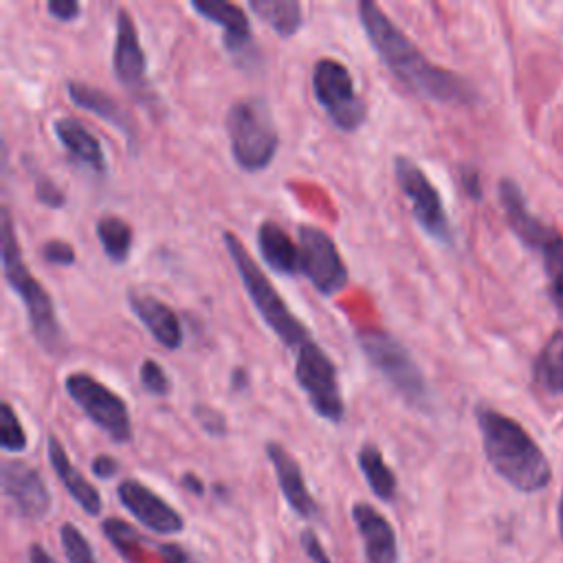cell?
Instances as JSON below:
<instances>
[{
	"instance_id": "obj_36",
	"label": "cell",
	"mask_w": 563,
	"mask_h": 563,
	"mask_svg": "<svg viewBox=\"0 0 563 563\" xmlns=\"http://www.w3.org/2000/svg\"><path fill=\"white\" fill-rule=\"evenodd\" d=\"M46 11L59 22H70L79 15L81 7H79L77 0H48Z\"/></svg>"
},
{
	"instance_id": "obj_42",
	"label": "cell",
	"mask_w": 563,
	"mask_h": 563,
	"mask_svg": "<svg viewBox=\"0 0 563 563\" xmlns=\"http://www.w3.org/2000/svg\"><path fill=\"white\" fill-rule=\"evenodd\" d=\"M180 484H183V488H187L189 493H196V495H202V493H205V484H202L200 477L194 475V473H185V475L180 477Z\"/></svg>"
},
{
	"instance_id": "obj_30",
	"label": "cell",
	"mask_w": 563,
	"mask_h": 563,
	"mask_svg": "<svg viewBox=\"0 0 563 563\" xmlns=\"http://www.w3.org/2000/svg\"><path fill=\"white\" fill-rule=\"evenodd\" d=\"M59 539H62V548L68 563H97L90 543L86 541V537L79 532L77 526L64 523L59 530Z\"/></svg>"
},
{
	"instance_id": "obj_12",
	"label": "cell",
	"mask_w": 563,
	"mask_h": 563,
	"mask_svg": "<svg viewBox=\"0 0 563 563\" xmlns=\"http://www.w3.org/2000/svg\"><path fill=\"white\" fill-rule=\"evenodd\" d=\"M112 73L117 81L136 99L147 101L152 95L147 81V62L134 20L125 7L117 9V29H114V48H112Z\"/></svg>"
},
{
	"instance_id": "obj_44",
	"label": "cell",
	"mask_w": 563,
	"mask_h": 563,
	"mask_svg": "<svg viewBox=\"0 0 563 563\" xmlns=\"http://www.w3.org/2000/svg\"><path fill=\"white\" fill-rule=\"evenodd\" d=\"M559 526H561V534H563V493H561V506H559Z\"/></svg>"
},
{
	"instance_id": "obj_9",
	"label": "cell",
	"mask_w": 563,
	"mask_h": 563,
	"mask_svg": "<svg viewBox=\"0 0 563 563\" xmlns=\"http://www.w3.org/2000/svg\"><path fill=\"white\" fill-rule=\"evenodd\" d=\"M64 389L70 400L88 416V420L108 433L114 442L123 444L132 440V418L128 402L108 385L86 372H73L64 378Z\"/></svg>"
},
{
	"instance_id": "obj_5",
	"label": "cell",
	"mask_w": 563,
	"mask_h": 563,
	"mask_svg": "<svg viewBox=\"0 0 563 563\" xmlns=\"http://www.w3.org/2000/svg\"><path fill=\"white\" fill-rule=\"evenodd\" d=\"M231 156L244 172L266 169L279 150V130L266 99L257 95L235 99L224 117Z\"/></svg>"
},
{
	"instance_id": "obj_2",
	"label": "cell",
	"mask_w": 563,
	"mask_h": 563,
	"mask_svg": "<svg viewBox=\"0 0 563 563\" xmlns=\"http://www.w3.org/2000/svg\"><path fill=\"white\" fill-rule=\"evenodd\" d=\"M475 418L484 453L499 477L521 493H537L548 486L552 475L548 457L517 420L490 407H477Z\"/></svg>"
},
{
	"instance_id": "obj_28",
	"label": "cell",
	"mask_w": 563,
	"mask_h": 563,
	"mask_svg": "<svg viewBox=\"0 0 563 563\" xmlns=\"http://www.w3.org/2000/svg\"><path fill=\"white\" fill-rule=\"evenodd\" d=\"M0 446L7 453H22L26 449V431L7 400L0 405Z\"/></svg>"
},
{
	"instance_id": "obj_13",
	"label": "cell",
	"mask_w": 563,
	"mask_h": 563,
	"mask_svg": "<svg viewBox=\"0 0 563 563\" xmlns=\"http://www.w3.org/2000/svg\"><path fill=\"white\" fill-rule=\"evenodd\" d=\"M2 493L29 519H42L51 508V493L40 471L18 460L2 464Z\"/></svg>"
},
{
	"instance_id": "obj_38",
	"label": "cell",
	"mask_w": 563,
	"mask_h": 563,
	"mask_svg": "<svg viewBox=\"0 0 563 563\" xmlns=\"http://www.w3.org/2000/svg\"><path fill=\"white\" fill-rule=\"evenodd\" d=\"M90 468H92V473H95L97 477L108 479V477H112V475L119 473V462H117L112 455H97V457L92 460Z\"/></svg>"
},
{
	"instance_id": "obj_16",
	"label": "cell",
	"mask_w": 563,
	"mask_h": 563,
	"mask_svg": "<svg viewBox=\"0 0 563 563\" xmlns=\"http://www.w3.org/2000/svg\"><path fill=\"white\" fill-rule=\"evenodd\" d=\"M352 519L363 541L367 563H396L398 561V543L391 523L365 501L352 506Z\"/></svg>"
},
{
	"instance_id": "obj_43",
	"label": "cell",
	"mask_w": 563,
	"mask_h": 563,
	"mask_svg": "<svg viewBox=\"0 0 563 563\" xmlns=\"http://www.w3.org/2000/svg\"><path fill=\"white\" fill-rule=\"evenodd\" d=\"M29 563H55V561H53V556L42 545L33 543L29 548Z\"/></svg>"
},
{
	"instance_id": "obj_3",
	"label": "cell",
	"mask_w": 563,
	"mask_h": 563,
	"mask_svg": "<svg viewBox=\"0 0 563 563\" xmlns=\"http://www.w3.org/2000/svg\"><path fill=\"white\" fill-rule=\"evenodd\" d=\"M2 273L9 288L22 299L35 341L48 354H62L68 345L66 334L57 321V312L48 290L40 284L37 277H33L24 262L9 209H2Z\"/></svg>"
},
{
	"instance_id": "obj_22",
	"label": "cell",
	"mask_w": 563,
	"mask_h": 563,
	"mask_svg": "<svg viewBox=\"0 0 563 563\" xmlns=\"http://www.w3.org/2000/svg\"><path fill=\"white\" fill-rule=\"evenodd\" d=\"M260 255L264 264L279 275L299 273V244L286 233V229L273 220H264L255 233Z\"/></svg>"
},
{
	"instance_id": "obj_25",
	"label": "cell",
	"mask_w": 563,
	"mask_h": 563,
	"mask_svg": "<svg viewBox=\"0 0 563 563\" xmlns=\"http://www.w3.org/2000/svg\"><path fill=\"white\" fill-rule=\"evenodd\" d=\"M249 9L279 37H292L303 22V9L297 0H249Z\"/></svg>"
},
{
	"instance_id": "obj_32",
	"label": "cell",
	"mask_w": 563,
	"mask_h": 563,
	"mask_svg": "<svg viewBox=\"0 0 563 563\" xmlns=\"http://www.w3.org/2000/svg\"><path fill=\"white\" fill-rule=\"evenodd\" d=\"M24 163H26V167H29V172L33 174V180H35V198H37L44 207H48V209H62V207L66 205V194H64V189H62L53 178H48L46 174H42L37 167L33 169L29 156H26Z\"/></svg>"
},
{
	"instance_id": "obj_11",
	"label": "cell",
	"mask_w": 563,
	"mask_h": 563,
	"mask_svg": "<svg viewBox=\"0 0 563 563\" xmlns=\"http://www.w3.org/2000/svg\"><path fill=\"white\" fill-rule=\"evenodd\" d=\"M299 273L312 284V288L332 297L347 284V266L334 244V240L314 224H299Z\"/></svg>"
},
{
	"instance_id": "obj_31",
	"label": "cell",
	"mask_w": 563,
	"mask_h": 563,
	"mask_svg": "<svg viewBox=\"0 0 563 563\" xmlns=\"http://www.w3.org/2000/svg\"><path fill=\"white\" fill-rule=\"evenodd\" d=\"M139 380H141L143 389H145L147 394H152V396L165 398V396H169L172 389H174L169 374H167L165 367H163L158 361H154V358H143V363H141V367H139Z\"/></svg>"
},
{
	"instance_id": "obj_41",
	"label": "cell",
	"mask_w": 563,
	"mask_h": 563,
	"mask_svg": "<svg viewBox=\"0 0 563 563\" xmlns=\"http://www.w3.org/2000/svg\"><path fill=\"white\" fill-rule=\"evenodd\" d=\"M249 387V372L244 367H235L229 376V389L231 391H244Z\"/></svg>"
},
{
	"instance_id": "obj_34",
	"label": "cell",
	"mask_w": 563,
	"mask_h": 563,
	"mask_svg": "<svg viewBox=\"0 0 563 563\" xmlns=\"http://www.w3.org/2000/svg\"><path fill=\"white\" fill-rule=\"evenodd\" d=\"M103 532L106 537L128 556L130 548L136 543V532L132 530V526H128L125 521L119 519H106L103 521Z\"/></svg>"
},
{
	"instance_id": "obj_18",
	"label": "cell",
	"mask_w": 563,
	"mask_h": 563,
	"mask_svg": "<svg viewBox=\"0 0 563 563\" xmlns=\"http://www.w3.org/2000/svg\"><path fill=\"white\" fill-rule=\"evenodd\" d=\"M266 455H268V460H271V464L275 468L277 484L282 488V495L286 497L288 506L299 517L312 519L319 508H317V501L312 499V495H310V490L306 486V479H303L299 462L279 442H268L266 444Z\"/></svg>"
},
{
	"instance_id": "obj_7",
	"label": "cell",
	"mask_w": 563,
	"mask_h": 563,
	"mask_svg": "<svg viewBox=\"0 0 563 563\" xmlns=\"http://www.w3.org/2000/svg\"><path fill=\"white\" fill-rule=\"evenodd\" d=\"M312 95L330 123L341 132H354L367 119V106L354 88L352 73L339 59L321 57L314 62Z\"/></svg>"
},
{
	"instance_id": "obj_6",
	"label": "cell",
	"mask_w": 563,
	"mask_h": 563,
	"mask_svg": "<svg viewBox=\"0 0 563 563\" xmlns=\"http://www.w3.org/2000/svg\"><path fill=\"white\" fill-rule=\"evenodd\" d=\"M356 343L365 358L409 407L427 409L431 405V389L420 365L394 334L378 328H361Z\"/></svg>"
},
{
	"instance_id": "obj_26",
	"label": "cell",
	"mask_w": 563,
	"mask_h": 563,
	"mask_svg": "<svg viewBox=\"0 0 563 563\" xmlns=\"http://www.w3.org/2000/svg\"><path fill=\"white\" fill-rule=\"evenodd\" d=\"M95 233H97V240H99L103 253L114 264H123L130 257L134 235H132L130 224L123 218H119L114 213H103L95 224Z\"/></svg>"
},
{
	"instance_id": "obj_33",
	"label": "cell",
	"mask_w": 563,
	"mask_h": 563,
	"mask_svg": "<svg viewBox=\"0 0 563 563\" xmlns=\"http://www.w3.org/2000/svg\"><path fill=\"white\" fill-rule=\"evenodd\" d=\"M191 416L196 418V422L200 424V429L213 438H224L229 431L227 418L218 407H211L207 402H194L191 407Z\"/></svg>"
},
{
	"instance_id": "obj_21",
	"label": "cell",
	"mask_w": 563,
	"mask_h": 563,
	"mask_svg": "<svg viewBox=\"0 0 563 563\" xmlns=\"http://www.w3.org/2000/svg\"><path fill=\"white\" fill-rule=\"evenodd\" d=\"M46 453H48V462H51L57 479L66 488V493L81 506L84 512L99 515L101 512V495H99V490L70 462V457L66 455V449L62 446V442L53 433L46 440Z\"/></svg>"
},
{
	"instance_id": "obj_8",
	"label": "cell",
	"mask_w": 563,
	"mask_h": 563,
	"mask_svg": "<svg viewBox=\"0 0 563 563\" xmlns=\"http://www.w3.org/2000/svg\"><path fill=\"white\" fill-rule=\"evenodd\" d=\"M295 380L317 416L332 424H339L345 418V400L336 365L319 343L310 341L297 352Z\"/></svg>"
},
{
	"instance_id": "obj_24",
	"label": "cell",
	"mask_w": 563,
	"mask_h": 563,
	"mask_svg": "<svg viewBox=\"0 0 563 563\" xmlns=\"http://www.w3.org/2000/svg\"><path fill=\"white\" fill-rule=\"evenodd\" d=\"M356 462H358V468L367 482V486L372 488V493L383 499V501H391L396 497V488H398V482H396V475L394 471L387 466V462L383 460V453L376 444L372 442H365L361 449H358V455H356Z\"/></svg>"
},
{
	"instance_id": "obj_15",
	"label": "cell",
	"mask_w": 563,
	"mask_h": 563,
	"mask_svg": "<svg viewBox=\"0 0 563 563\" xmlns=\"http://www.w3.org/2000/svg\"><path fill=\"white\" fill-rule=\"evenodd\" d=\"M191 9L224 31L222 44L229 55L249 62V57L255 53V46L251 35V22L242 7L224 0H191Z\"/></svg>"
},
{
	"instance_id": "obj_40",
	"label": "cell",
	"mask_w": 563,
	"mask_h": 563,
	"mask_svg": "<svg viewBox=\"0 0 563 563\" xmlns=\"http://www.w3.org/2000/svg\"><path fill=\"white\" fill-rule=\"evenodd\" d=\"M462 172V185L468 191V196L479 198V183H477V172L471 167H460Z\"/></svg>"
},
{
	"instance_id": "obj_19",
	"label": "cell",
	"mask_w": 563,
	"mask_h": 563,
	"mask_svg": "<svg viewBox=\"0 0 563 563\" xmlns=\"http://www.w3.org/2000/svg\"><path fill=\"white\" fill-rule=\"evenodd\" d=\"M66 92L75 106H79V108L92 112L95 117L108 121L110 125H114L128 139L130 145L136 143L139 132H136L134 117L114 97L99 90L97 86H90L86 81H75V79L66 84Z\"/></svg>"
},
{
	"instance_id": "obj_1",
	"label": "cell",
	"mask_w": 563,
	"mask_h": 563,
	"mask_svg": "<svg viewBox=\"0 0 563 563\" xmlns=\"http://www.w3.org/2000/svg\"><path fill=\"white\" fill-rule=\"evenodd\" d=\"M356 13L380 62L411 92L444 103H466L473 99L471 86L460 75L429 62L374 0H361Z\"/></svg>"
},
{
	"instance_id": "obj_29",
	"label": "cell",
	"mask_w": 563,
	"mask_h": 563,
	"mask_svg": "<svg viewBox=\"0 0 563 563\" xmlns=\"http://www.w3.org/2000/svg\"><path fill=\"white\" fill-rule=\"evenodd\" d=\"M543 266L550 286L559 299H563V238L552 235L543 246Z\"/></svg>"
},
{
	"instance_id": "obj_14",
	"label": "cell",
	"mask_w": 563,
	"mask_h": 563,
	"mask_svg": "<svg viewBox=\"0 0 563 563\" xmlns=\"http://www.w3.org/2000/svg\"><path fill=\"white\" fill-rule=\"evenodd\" d=\"M123 508L145 528L158 534H176L183 530V517L152 488L136 479H123L117 488Z\"/></svg>"
},
{
	"instance_id": "obj_37",
	"label": "cell",
	"mask_w": 563,
	"mask_h": 563,
	"mask_svg": "<svg viewBox=\"0 0 563 563\" xmlns=\"http://www.w3.org/2000/svg\"><path fill=\"white\" fill-rule=\"evenodd\" d=\"M301 545H303V550H306V554L310 556L312 563H330L328 552L323 550L321 541L317 539V534H314L312 530H303V534H301Z\"/></svg>"
},
{
	"instance_id": "obj_17",
	"label": "cell",
	"mask_w": 563,
	"mask_h": 563,
	"mask_svg": "<svg viewBox=\"0 0 563 563\" xmlns=\"http://www.w3.org/2000/svg\"><path fill=\"white\" fill-rule=\"evenodd\" d=\"M130 310L145 325L152 339L165 350H178L183 345V325L176 312L161 299L143 292H128Z\"/></svg>"
},
{
	"instance_id": "obj_4",
	"label": "cell",
	"mask_w": 563,
	"mask_h": 563,
	"mask_svg": "<svg viewBox=\"0 0 563 563\" xmlns=\"http://www.w3.org/2000/svg\"><path fill=\"white\" fill-rule=\"evenodd\" d=\"M222 242H224V249L242 279V286H244L246 295L251 297V303L260 312L262 321L275 332V336L286 347L295 350V354H297L306 343L312 341L308 328L295 317V312L288 308V303L277 292L273 282L264 275V271L251 257V253L246 251L242 240L235 233L224 231Z\"/></svg>"
},
{
	"instance_id": "obj_35",
	"label": "cell",
	"mask_w": 563,
	"mask_h": 563,
	"mask_svg": "<svg viewBox=\"0 0 563 563\" xmlns=\"http://www.w3.org/2000/svg\"><path fill=\"white\" fill-rule=\"evenodd\" d=\"M40 255H42L44 262L57 264V266H70V264H75V257H77L75 249L64 240L44 242L42 249H40Z\"/></svg>"
},
{
	"instance_id": "obj_20",
	"label": "cell",
	"mask_w": 563,
	"mask_h": 563,
	"mask_svg": "<svg viewBox=\"0 0 563 563\" xmlns=\"http://www.w3.org/2000/svg\"><path fill=\"white\" fill-rule=\"evenodd\" d=\"M53 134L57 136L59 145L77 161L79 165L103 174L108 169L106 152L99 143V139L75 117H57L53 119Z\"/></svg>"
},
{
	"instance_id": "obj_39",
	"label": "cell",
	"mask_w": 563,
	"mask_h": 563,
	"mask_svg": "<svg viewBox=\"0 0 563 563\" xmlns=\"http://www.w3.org/2000/svg\"><path fill=\"white\" fill-rule=\"evenodd\" d=\"M161 554L165 563H198L189 552H185L180 545H174V543L161 545Z\"/></svg>"
},
{
	"instance_id": "obj_27",
	"label": "cell",
	"mask_w": 563,
	"mask_h": 563,
	"mask_svg": "<svg viewBox=\"0 0 563 563\" xmlns=\"http://www.w3.org/2000/svg\"><path fill=\"white\" fill-rule=\"evenodd\" d=\"M537 378L550 391H563V328L541 350L537 361Z\"/></svg>"
},
{
	"instance_id": "obj_23",
	"label": "cell",
	"mask_w": 563,
	"mask_h": 563,
	"mask_svg": "<svg viewBox=\"0 0 563 563\" xmlns=\"http://www.w3.org/2000/svg\"><path fill=\"white\" fill-rule=\"evenodd\" d=\"M499 200H501V207L506 211V218H508L512 231L526 244L543 246L552 238V233H548L545 227L530 213V209L521 196V189L512 180L506 178L499 183Z\"/></svg>"
},
{
	"instance_id": "obj_10",
	"label": "cell",
	"mask_w": 563,
	"mask_h": 563,
	"mask_svg": "<svg viewBox=\"0 0 563 563\" xmlns=\"http://www.w3.org/2000/svg\"><path fill=\"white\" fill-rule=\"evenodd\" d=\"M394 176H396V183H398L402 196L411 205V213H413L418 227L433 240L451 244L453 242L451 220L444 211L438 189L433 187L429 176L420 169V165L411 156L396 154Z\"/></svg>"
}]
</instances>
